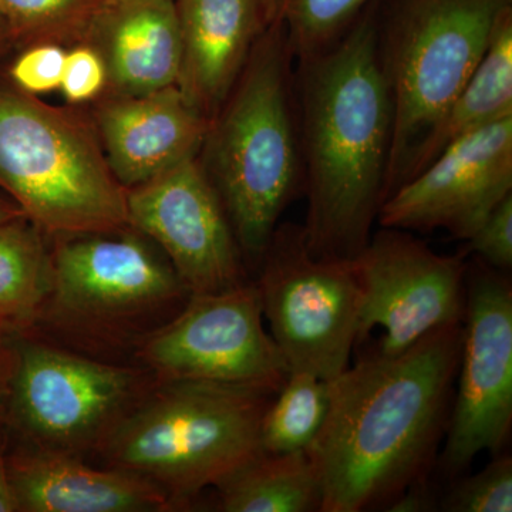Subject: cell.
<instances>
[{"mask_svg": "<svg viewBox=\"0 0 512 512\" xmlns=\"http://www.w3.org/2000/svg\"><path fill=\"white\" fill-rule=\"evenodd\" d=\"M467 251L497 271L512 266V194L507 195L488 215L476 234L467 241Z\"/></svg>", "mask_w": 512, "mask_h": 512, "instance_id": "83f0119b", "label": "cell"}, {"mask_svg": "<svg viewBox=\"0 0 512 512\" xmlns=\"http://www.w3.org/2000/svg\"><path fill=\"white\" fill-rule=\"evenodd\" d=\"M13 367H15V350L10 343L9 349L0 355V426L6 424V404H8Z\"/></svg>", "mask_w": 512, "mask_h": 512, "instance_id": "4dcf8cb0", "label": "cell"}, {"mask_svg": "<svg viewBox=\"0 0 512 512\" xmlns=\"http://www.w3.org/2000/svg\"><path fill=\"white\" fill-rule=\"evenodd\" d=\"M255 284L269 335L289 372L330 382L348 369L362 306L353 259L316 258L302 225L281 224L256 269Z\"/></svg>", "mask_w": 512, "mask_h": 512, "instance_id": "9c48e42d", "label": "cell"}, {"mask_svg": "<svg viewBox=\"0 0 512 512\" xmlns=\"http://www.w3.org/2000/svg\"><path fill=\"white\" fill-rule=\"evenodd\" d=\"M52 241L49 292L32 333L80 355L133 365L138 346L191 295L134 228Z\"/></svg>", "mask_w": 512, "mask_h": 512, "instance_id": "277c9868", "label": "cell"}, {"mask_svg": "<svg viewBox=\"0 0 512 512\" xmlns=\"http://www.w3.org/2000/svg\"><path fill=\"white\" fill-rule=\"evenodd\" d=\"M107 89L106 64L96 49L77 43L64 60L59 90L69 103L80 104L96 99Z\"/></svg>", "mask_w": 512, "mask_h": 512, "instance_id": "4316f807", "label": "cell"}, {"mask_svg": "<svg viewBox=\"0 0 512 512\" xmlns=\"http://www.w3.org/2000/svg\"><path fill=\"white\" fill-rule=\"evenodd\" d=\"M82 43L106 64L110 96H141L178 82L183 50L175 0H100Z\"/></svg>", "mask_w": 512, "mask_h": 512, "instance_id": "e0dca14e", "label": "cell"}, {"mask_svg": "<svg viewBox=\"0 0 512 512\" xmlns=\"http://www.w3.org/2000/svg\"><path fill=\"white\" fill-rule=\"evenodd\" d=\"M10 340L6 339L5 336L0 333V355L6 352L9 349Z\"/></svg>", "mask_w": 512, "mask_h": 512, "instance_id": "d6a6232c", "label": "cell"}, {"mask_svg": "<svg viewBox=\"0 0 512 512\" xmlns=\"http://www.w3.org/2000/svg\"><path fill=\"white\" fill-rule=\"evenodd\" d=\"M181 33L177 86L207 119L227 100L272 23L269 0H175Z\"/></svg>", "mask_w": 512, "mask_h": 512, "instance_id": "2e32d148", "label": "cell"}, {"mask_svg": "<svg viewBox=\"0 0 512 512\" xmlns=\"http://www.w3.org/2000/svg\"><path fill=\"white\" fill-rule=\"evenodd\" d=\"M210 124L177 84L141 96H109L96 113L104 156L126 190L198 156Z\"/></svg>", "mask_w": 512, "mask_h": 512, "instance_id": "9a60e30c", "label": "cell"}, {"mask_svg": "<svg viewBox=\"0 0 512 512\" xmlns=\"http://www.w3.org/2000/svg\"><path fill=\"white\" fill-rule=\"evenodd\" d=\"M512 0H399L380 16V53L393 104L384 201L412 177L421 148L485 55ZM383 201V202H384Z\"/></svg>", "mask_w": 512, "mask_h": 512, "instance_id": "52a82bcc", "label": "cell"}, {"mask_svg": "<svg viewBox=\"0 0 512 512\" xmlns=\"http://www.w3.org/2000/svg\"><path fill=\"white\" fill-rule=\"evenodd\" d=\"M375 0H269L272 22L284 26L295 60L328 49Z\"/></svg>", "mask_w": 512, "mask_h": 512, "instance_id": "603a6c76", "label": "cell"}, {"mask_svg": "<svg viewBox=\"0 0 512 512\" xmlns=\"http://www.w3.org/2000/svg\"><path fill=\"white\" fill-rule=\"evenodd\" d=\"M0 188L49 239L130 227L97 133L18 89H0Z\"/></svg>", "mask_w": 512, "mask_h": 512, "instance_id": "8992f818", "label": "cell"}, {"mask_svg": "<svg viewBox=\"0 0 512 512\" xmlns=\"http://www.w3.org/2000/svg\"><path fill=\"white\" fill-rule=\"evenodd\" d=\"M133 365L158 382L192 380L278 393L289 367L264 328L255 281L227 291L191 293L180 312L136 350Z\"/></svg>", "mask_w": 512, "mask_h": 512, "instance_id": "30bf717a", "label": "cell"}, {"mask_svg": "<svg viewBox=\"0 0 512 512\" xmlns=\"http://www.w3.org/2000/svg\"><path fill=\"white\" fill-rule=\"evenodd\" d=\"M293 63L284 26L272 22L201 147L202 167L224 204L248 272L258 269L279 218L303 188Z\"/></svg>", "mask_w": 512, "mask_h": 512, "instance_id": "3957f363", "label": "cell"}, {"mask_svg": "<svg viewBox=\"0 0 512 512\" xmlns=\"http://www.w3.org/2000/svg\"><path fill=\"white\" fill-rule=\"evenodd\" d=\"M507 117H512V5L495 20L483 59L427 138L410 180L458 138Z\"/></svg>", "mask_w": 512, "mask_h": 512, "instance_id": "d6986e66", "label": "cell"}, {"mask_svg": "<svg viewBox=\"0 0 512 512\" xmlns=\"http://www.w3.org/2000/svg\"><path fill=\"white\" fill-rule=\"evenodd\" d=\"M66 53L60 43H32L10 66L13 86L30 96L55 92L62 82Z\"/></svg>", "mask_w": 512, "mask_h": 512, "instance_id": "484cf974", "label": "cell"}, {"mask_svg": "<svg viewBox=\"0 0 512 512\" xmlns=\"http://www.w3.org/2000/svg\"><path fill=\"white\" fill-rule=\"evenodd\" d=\"M3 39H5V35H3V30H0V50H2Z\"/></svg>", "mask_w": 512, "mask_h": 512, "instance_id": "836d02e7", "label": "cell"}, {"mask_svg": "<svg viewBox=\"0 0 512 512\" xmlns=\"http://www.w3.org/2000/svg\"><path fill=\"white\" fill-rule=\"evenodd\" d=\"M380 12L370 3L328 49L295 60V93L316 258L352 261L366 247L386 191L393 104L380 53Z\"/></svg>", "mask_w": 512, "mask_h": 512, "instance_id": "6da1fadb", "label": "cell"}, {"mask_svg": "<svg viewBox=\"0 0 512 512\" xmlns=\"http://www.w3.org/2000/svg\"><path fill=\"white\" fill-rule=\"evenodd\" d=\"M19 512L174 511L163 490L127 471L23 446L8 451Z\"/></svg>", "mask_w": 512, "mask_h": 512, "instance_id": "ac0fdd59", "label": "cell"}, {"mask_svg": "<svg viewBox=\"0 0 512 512\" xmlns=\"http://www.w3.org/2000/svg\"><path fill=\"white\" fill-rule=\"evenodd\" d=\"M47 238L22 215L0 225V333L29 335L42 311L52 274Z\"/></svg>", "mask_w": 512, "mask_h": 512, "instance_id": "44dd1931", "label": "cell"}, {"mask_svg": "<svg viewBox=\"0 0 512 512\" xmlns=\"http://www.w3.org/2000/svg\"><path fill=\"white\" fill-rule=\"evenodd\" d=\"M128 225L167 256L190 293L247 284L249 272L220 195L190 157L127 190Z\"/></svg>", "mask_w": 512, "mask_h": 512, "instance_id": "4fadbf2b", "label": "cell"}, {"mask_svg": "<svg viewBox=\"0 0 512 512\" xmlns=\"http://www.w3.org/2000/svg\"><path fill=\"white\" fill-rule=\"evenodd\" d=\"M215 510L222 512H320L322 487L308 451L259 453L221 481Z\"/></svg>", "mask_w": 512, "mask_h": 512, "instance_id": "ffe728a7", "label": "cell"}, {"mask_svg": "<svg viewBox=\"0 0 512 512\" xmlns=\"http://www.w3.org/2000/svg\"><path fill=\"white\" fill-rule=\"evenodd\" d=\"M10 343L6 426L37 450L93 460L158 382L144 367L93 359L33 333Z\"/></svg>", "mask_w": 512, "mask_h": 512, "instance_id": "ba28073f", "label": "cell"}, {"mask_svg": "<svg viewBox=\"0 0 512 512\" xmlns=\"http://www.w3.org/2000/svg\"><path fill=\"white\" fill-rule=\"evenodd\" d=\"M382 228L353 259L362 289L359 342L383 328L376 353L396 356L434 330L464 323L468 264L409 231Z\"/></svg>", "mask_w": 512, "mask_h": 512, "instance_id": "7c38bea8", "label": "cell"}, {"mask_svg": "<svg viewBox=\"0 0 512 512\" xmlns=\"http://www.w3.org/2000/svg\"><path fill=\"white\" fill-rule=\"evenodd\" d=\"M9 437L8 426L3 424L0 426V512H19L18 498L9 476Z\"/></svg>", "mask_w": 512, "mask_h": 512, "instance_id": "f546056e", "label": "cell"}, {"mask_svg": "<svg viewBox=\"0 0 512 512\" xmlns=\"http://www.w3.org/2000/svg\"><path fill=\"white\" fill-rule=\"evenodd\" d=\"M457 481L441 500L440 510L447 512H511L512 458L495 454L494 460L474 476L456 477Z\"/></svg>", "mask_w": 512, "mask_h": 512, "instance_id": "d4e9b609", "label": "cell"}, {"mask_svg": "<svg viewBox=\"0 0 512 512\" xmlns=\"http://www.w3.org/2000/svg\"><path fill=\"white\" fill-rule=\"evenodd\" d=\"M463 323L434 330L396 356L379 353L329 382V407L308 454L320 512L386 507L427 477L460 365Z\"/></svg>", "mask_w": 512, "mask_h": 512, "instance_id": "7a4b0ae2", "label": "cell"}, {"mask_svg": "<svg viewBox=\"0 0 512 512\" xmlns=\"http://www.w3.org/2000/svg\"><path fill=\"white\" fill-rule=\"evenodd\" d=\"M275 394L232 384L157 382L94 458L157 485L174 511L188 510L262 453V419Z\"/></svg>", "mask_w": 512, "mask_h": 512, "instance_id": "5b68a950", "label": "cell"}, {"mask_svg": "<svg viewBox=\"0 0 512 512\" xmlns=\"http://www.w3.org/2000/svg\"><path fill=\"white\" fill-rule=\"evenodd\" d=\"M329 407V382L308 372H289L261 424L265 453L306 451L318 436Z\"/></svg>", "mask_w": 512, "mask_h": 512, "instance_id": "7402d4cb", "label": "cell"}, {"mask_svg": "<svg viewBox=\"0 0 512 512\" xmlns=\"http://www.w3.org/2000/svg\"><path fill=\"white\" fill-rule=\"evenodd\" d=\"M100 0H0V18L30 43H82Z\"/></svg>", "mask_w": 512, "mask_h": 512, "instance_id": "cb8c5ba5", "label": "cell"}, {"mask_svg": "<svg viewBox=\"0 0 512 512\" xmlns=\"http://www.w3.org/2000/svg\"><path fill=\"white\" fill-rule=\"evenodd\" d=\"M3 26H5V23H3L2 18H0V30H3Z\"/></svg>", "mask_w": 512, "mask_h": 512, "instance_id": "e575fe53", "label": "cell"}, {"mask_svg": "<svg viewBox=\"0 0 512 512\" xmlns=\"http://www.w3.org/2000/svg\"><path fill=\"white\" fill-rule=\"evenodd\" d=\"M512 194V117L458 138L383 202L384 228L444 229L468 241Z\"/></svg>", "mask_w": 512, "mask_h": 512, "instance_id": "5bb4252c", "label": "cell"}, {"mask_svg": "<svg viewBox=\"0 0 512 512\" xmlns=\"http://www.w3.org/2000/svg\"><path fill=\"white\" fill-rule=\"evenodd\" d=\"M384 508L390 512H427L439 508L436 495L431 490L427 477L420 478L416 483L409 485L403 493L394 497Z\"/></svg>", "mask_w": 512, "mask_h": 512, "instance_id": "f1b7e54d", "label": "cell"}, {"mask_svg": "<svg viewBox=\"0 0 512 512\" xmlns=\"http://www.w3.org/2000/svg\"><path fill=\"white\" fill-rule=\"evenodd\" d=\"M23 212L19 210L18 205L8 204V202L0 201V225L22 217Z\"/></svg>", "mask_w": 512, "mask_h": 512, "instance_id": "1f68e13d", "label": "cell"}, {"mask_svg": "<svg viewBox=\"0 0 512 512\" xmlns=\"http://www.w3.org/2000/svg\"><path fill=\"white\" fill-rule=\"evenodd\" d=\"M460 383L440 457L448 477L501 453L512 426V288L505 272L480 259L467 265Z\"/></svg>", "mask_w": 512, "mask_h": 512, "instance_id": "8fae6325", "label": "cell"}]
</instances>
